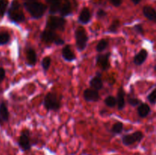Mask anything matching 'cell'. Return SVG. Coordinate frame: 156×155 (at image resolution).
<instances>
[{
    "mask_svg": "<svg viewBox=\"0 0 156 155\" xmlns=\"http://www.w3.org/2000/svg\"><path fill=\"white\" fill-rule=\"evenodd\" d=\"M24 6L34 18L39 19L45 13L47 6L37 0H24Z\"/></svg>",
    "mask_w": 156,
    "mask_h": 155,
    "instance_id": "obj_1",
    "label": "cell"
},
{
    "mask_svg": "<svg viewBox=\"0 0 156 155\" xmlns=\"http://www.w3.org/2000/svg\"><path fill=\"white\" fill-rule=\"evenodd\" d=\"M9 19L14 23H20L24 21V15L21 9V6L18 0H13L11 7L8 11Z\"/></svg>",
    "mask_w": 156,
    "mask_h": 155,
    "instance_id": "obj_2",
    "label": "cell"
},
{
    "mask_svg": "<svg viewBox=\"0 0 156 155\" xmlns=\"http://www.w3.org/2000/svg\"><path fill=\"white\" fill-rule=\"evenodd\" d=\"M75 37H76V48L79 51H83L87 46L88 42V36H87L86 30L82 27H79L76 28L75 32Z\"/></svg>",
    "mask_w": 156,
    "mask_h": 155,
    "instance_id": "obj_3",
    "label": "cell"
},
{
    "mask_svg": "<svg viewBox=\"0 0 156 155\" xmlns=\"http://www.w3.org/2000/svg\"><path fill=\"white\" fill-rule=\"evenodd\" d=\"M44 105L47 110L56 111L60 108V99L54 93H48L44 100Z\"/></svg>",
    "mask_w": 156,
    "mask_h": 155,
    "instance_id": "obj_4",
    "label": "cell"
},
{
    "mask_svg": "<svg viewBox=\"0 0 156 155\" xmlns=\"http://www.w3.org/2000/svg\"><path fill=\"white\" fill-rule=\"evenodd\" d=\"M66 21L62 17L58 16H50L49 17L47 21V28L50 30H63L65 28Z\"/></svg>",
    "mask_w": 156,
    "mask_h": 155,
    "instance_id": "obj_5",
    "label": "cell"
},
{
    "mask_svg": "<svg viewBox=\"0 0 156 155\" xmlns=\"http://www.w3.org/2000/svg\"><path fill=\"white\" fill-rule=\"evenodd\" d=\"M41 38L44 43H55L56 45L64 44V40L59 37L54 31L50 30H45L41 33Z\"/></svg>",
    "mask_w": 156,
    "mask_h": 155,
    "instance_id": "obj_6",
    "label": "cell"
},
{
    "mask_svg": "<svg viewBox=\"0 0 156 155\" xmlns=\"http://www.w3.org/2000/svg\"><path fill=\"white\" fill-rule=\"evenodd\" d=\"M143 137H144V135H143V132H140V131H136L133 134L125 135L124 136H123L122 142L125 146H130L135 143L141 141Z\"/></svg>",
    "mask_w": 156,
    "mask_h": 155,
    "instance_id": "obj_7",
    "label": "cell"
},
{
    "mask_svg": "<svg viewBox=\"0 0 156 155\" xmlns=\"http://www.w3.org/2000/svg\"><path fill=\"white\" fill-rule=\"evenodd\" d=\"M69 2V0H47V4L49 5V11L50 13L53 14L59 13L63 8V6Z\"/></svg>",
    "mask_w": 156,
    "mask_h": 155,
    "instance_id": "obj_8",
    "label": "cell"
},
{
    "mask_svg": "<svg viewBox=\"0 0 156 155\" xmlns=\"http://www.w3.org/2000/svg\"><path fill=\"white\" fill-rule=\"evenodd\" d=\"M18 146L21 150L23 151H28L31 148V142H30V139L29 138L28 132H26L25 131L21 132V136L19 137V139L18 141Z\"/></svg>",
    "mask_w": 156,
    "mask_h": 155,
    "instance_id": "obj_9",
    "label": "cell"
},
{
    "mask_svg": "<svg viewBox=\"0 0 156 155\" xmlns=\"http://www.w3.org/2000/svg\"><path fill=\"white\" fill-rule=\"evenodd\" d=\"M110 56L111 53H107L106 54H99L96 58V63L102 71H106L109 68Z\"/></svg>",
    "mask_w": 156,
    "mask_h": 155,
    "instance_id": "obj_10",
    "label": "cell"
},
{
    "mask_svg": "<svg viewBox=\"0 0 156 155\" xmlns=\"http://www.w3.org/2000/svg\"><path fill=\"white\" fill-rule=\"evenodd\" d=\"M83 97L88 102H97L100 98L98 91L92 88H88L83 93Z\"/></svg>",
    "mask_w": 156,
    "mask_h": 155,
    "instance_id": "obj_11",
    "label": "cell"
},
{
    "mask_svg": "<svg viewBox=\"0 0 156 155\" xmlns=\"http://www.w3.org/2000/svg\"><path fill=\"white\" fill-rule=\"evenodd\" d=\"M148 57V52L146 50H141L135 56L133 59V62L136 65H141L145 62Z\"/></svg>",
    "mask_w": 156,
    "mask_h": 155,
    "instance_id": "obj_12",
    "label": "cell"
},
{
    "mask_svg": "<svg viewBox=\"0 0 156 155\" xmlns=\"http://www.w3.org/2000/svg\"><path fill=\"white\" fill-rule=\"evenodd\" d=\"M91 18V12H90L89 9L87 8H84L81 12L80 15L79 17V22L82 24H88L90 21Z\"/></svg>",
    "mask_w": 156,
    "mask_h": 155,
    "instance_id": "obj_13",
    "label": "cell"
},
{
    "mask_svg": "<svg viewBox=\"0 0 156 155\" xmlns=\"http://www.w3.org/2000/svg\"><path fill=\"white\" fill-rule=\"evenodd\" d=\"M143 15L151 21L156 22V11L151 6H145L143 9Z\"/></svg>",
    "mask_w": 156,
    "mask_h": 155,
    "instance_id": "obj_14",
    "label": "cell"
},
{
    "mask_svg": "<svg viewBox=\"0 0 156 155\" xmlns=\"http://www.w3.org/2000/svg\"><path fill=\"white\" fill-rule=\"evenodd\" d=\"M26 57H27V65L30 66H34L37 63V53L33 49H28L26 53Z\"/></svg>",
    "mask_w": 156,
    "mask_h": 155,
    "instance_id": "obj_15",
    "label": "cell"
},
{
    "mask_svg": "<svg viewBox=\"0 0 156 155\" xmlns=\"http://www.w3.org/2000/svg\"><path fill=\"white\" fill-rule=\"evenodd\" d=\"M62 56L63 59L66 61H68V62H72V61L75 60V59H76V56H75L74 53L72 51L69 45L63 47L62 50Z\"/></svg>",
    "mask_w": 156,
    "mask_h": 155,
    "instance_id": "obj_16",
    "label": "cell"
},
{
    "mask_svg": "<svg viewBox=\"0 0 156 155\" xmlns=\"http://www.w3.org/2000/svg\"><path fill=\"white\" fill-rule=\"evenodd\" d=\"M89 84L91 88L96 90V91H98L103 88V81H102L100 75H96L95 77L93 78L90 81Z\"/></svg>",
    "mask_w": 156,
    "mask_h": 155,
    "instance_id": "obj_17",
    "label": "cell"
},
{
    "mask_svg": "<svg viewBox=\"0 0 156 155\" xmlns=\"http://www.w3.org/2000/svg\"><path fill=\"white\" fill-rule=\"evenodd\" d=\"M117 104L119 109H123L125 106V92L122 88L118 90L117 97Z\"/></svg>",
    "mask_w": 156,
    "mask_h": 155,
    "instance_id": "obj_18",
    "label": "cell"
},
{
    "mask_svg": "<svg viewBox=\"0 0 156 155\" xmlns=\"http://www.w3.org/2000/svg\"><path fill=\"white\" fill-rule=\"evenodd\" d=\"M150 107H149V105L146 104V103H141V104L139 106L138 109H137L138 115H140L141 118H145V117L147 116L149 114V112H150Z\"/></svg>",
    "mask_w": 156,
    "mask_h": 155,
    "instance_id": "obj_19",
    "label": "cell"
},
{
    "mask_svg": "<svg viewBox=\"0 0 156 155\" xmlns=\"http://www.w3.org/2000/svg\"><path fill=\"white\" fill-rule=\"evenodd\" d=\"M0 119L3 122H7L9 119V110L5 103H0Z\"/></svg>",
    "mask_w": 156,
    "mask_h": 155,
    "instance_id": "obj_20",
    "label": "cell"
},
{
    "mask_svg": "<svg viewBox=\"0 0 156 155\" xmlns=\"http://www.w3.org/2000/svg\"><path fill=\"white\" fill-rule=\"evenodd\" d=\"M10 40V35L6 31H0V46L5 45Z\"/></svg>",
    "mask_w": 156,
    "mask_h": 155,
    "instance_id": "obj_21",
    "label": "cell"
},
{
    "mask_svg": "<svg viewBox=\"0 0 156 155\" xmlns=\"http://www.w3.org/2000/svg\"><path fill=\"white\" fill-rule=\"evenodd\" d=\"M108 45V42L107 41V40H101L98 43L97 46H96V50H97V52H98V53H101L102 51H104V50L107 48Z\"/></svg>",
    "mask_w": 156,
    "mask_h": 155,
    "instance_id": "obj_22",
    "label": "cell"
},
{
    "mask_svg": "<svg viewBox=\"0 0 156 155\" xmlns=\"http://www.w3.org/2000/svg\"><path fill=\"white\" fill-rule=\"evenodd\" d=\"M123 123L120 122H117L113 126L112 129H111V132L114 134H120L123 132Z\"/></svg>",
    "mask_w": 156,
    "mask_h": 155,
    "instance_id": "obj_23",
    "label": "cell"
},
{
    "mask_svg": "<svg viewBox=\"0 0 156 155\" xmlns=\"http://www.w3.org/2000/svg\"><path fill=\"white\" fill-rule=\"evenodd\" d=\"M9 1L8 0H0V17H3L7 10Z\"/></svg>",
    "mask_w": 156,
    "mask_h": 155,
    "instance_id": "obj_24",
    "label": "cell"
},
{
    "mask_svg": "<svg viewBox=\"0 0 156 155\" xmlns=\"http://www.w3.org/2000/svg\"><path fill=\"white\" fill-rule=\"evenodd\" d=\"M105 103L108 107H114L117 104V99L113 96H108L106 97L105 100Z\"/></svg>",
    "mask_w": 156,
    "mask_h": 155,
    "instance_id": "obj_25",
    "label": "cell"
},
{
    "mask_svg": "<svg viewBox=\"0 0 156 155\" xmlns=\"http://www.w3.org/2000/svg\"><path fill=\"white\" fill-rule=\"evenodd\" d=\"M120 21L118 20H115V21H113L111 25L108 27V32H110V33H116L117 31L118 27H120Z\"/></svg>",
    "mask_w": 156,
    "mask_h": 155,
    "instance_id": "obj_26",
    "label": "cell"
},
{
    "mask_svg": "<svg viewBox=\"0 0 156 155\" xmlns=\"http://www.w3.org/2000/svg\"><path fill=\"white\" fill-rule=\"evenodd\" d=\"M51 64V59L49 56H46L43 59L42 62H41V65H42L44 71H47L50 68V65Z\"/></svg>",
    "mask_w": 156,
    "mask_h": 155,
    "instance_id": "obj_27",
    "label": "cell"
},
{
    "mask_svg": "<svg viewBox=\"0 0 156 155\" xmlns=\"http://www.w3.org/2000/svg\"><path fill=\"white\" fill-rule=\"evenodd\" d=\"M147 98L151 103H152V104H153V103H155V102H156V89L154 90V91H152V92H151L150 94L148 95Z\"/></svg>",
    "mask_w": 156,
    "mask_h": 155,
    "instance_id": "obj_28",
    "label": "cell"
},
{
    "mask_svg": "<svg viewBox=\"0 0 156 155\" xmlns=\"http://www.w3.org/2000/svg\"><path fill=\"white\" fill-rule=\"evenodd\" d=\"M128 103L133 106H136L141 103V100H139L137 98H134V97H131V98L128 99Z\"/></svg>",
    "mask_w": 156,
    "mask_h": 155,
    "instance_id": "obj_29",
    "label": "cell"
},
{
    "mask_svg": "<svg viewBox=\"0 0 156 155\" xmlns=\"http://www.w3.org/2000/svg\"><path fill=\"white\" fill-rule=\"evenodd\" d=\"M134 30L140 34H143V33H144V30H143V27L141 24H136L134 27Z\"/></svg>",
    "mask_w": 156,
    "mask_h": 155,
    "instance_id": "obj_30",
    "label": "cell"
},
{
    "mask_svg": "<svg viewBox=\"0 0 156 155\" xmlns=\"http://www.w3.org/2000/svg\"><path fill=\"white\" fill-rule=\"evenodd\" d=\"M115 7H118L122 4V0H108Z\"/></svg>",
    "mask_w": 156,
    "mask_h": 155,
    "instance_id": "obj_31",
    "label": "cell"
},
{
    "mask_svg": "<svg viewBox=\"0 0 156 155\" xmlns=\"http://www.w3.org/2000/svg\"><path fill=\"white\" fill-rule=\"evenodd\" d=\"M5 77V71L4 68L0 67V83L4 80Z\"/></svg>",
    "mask_w": 156,
    "mask_h": 155,
    "instance_id": "obj_32",
    "label": "cell"
},
{
    "mask_svg": "<svg viewBox=\"0 0 156 155\" xmlns=\"http://www.w3.org/2000/svg\"><path fill=\"white\" fill-rule=\"evenodd\" d=\"M97 15H98V17L99 18H105V17L106 16L107 13L104 10L101 9V10H99L98 12Z\"/></svg>",
    "mask_w": 156,
    "mask_h": 155,
    "instance_id": "obj_33",
    "label": "cell"
},
{
    "mask_svg": "<svg viewBox=\"0 0 156 155\" xmlns=\"http://www.w3.org/2000/svg\"><path fill=\"white\" fill-rule=\"evenodd\" d=\"M131 1L133 2V4L137 5V4H139L140 2H141V0H131Z\"/></svg>",
    "mask_w": 156,
    "mask_h": 155,
    "instance_id": "obj_34",
    "label": "cell"
},
{
    "mask_svg": "<svg viewBox=\"0 0 156 155\" xmlns=\"http://www.w3.org/2000/svg\"><path fill=\"white\" fill-rule=\"evenodd\" d=\"M2 124V119H0V126H1Z\"/></svg>",
    "mask_w": 156,
    "mask_h": 155,
    "instance_id": "obj_35",
    "label": "cell"
},
{
    "mask_svg": "<svg viewBox=\"0 0 156 155\" xmlns=\"http://www.w3.org/2000/svg\"><path fill=\"white\" fill-rule=\"evenodd\" d=\"M155 72H156V65L155 66Z\"/></svg>",
    "mask_w": 156,
    "mask_h": 155,
    "instance_id": "obj_36",
    "label": "cell"
},
{
    "mask_svg": "<svg viewBox=\"0 0 156 155\" xmlns=\"http://www.w3.org/2000/svg\"><path fill=\"white\" fill-rule=\"evenodd\" d=\"M33 155H34V154H33Z\"/></svg>",
    "mask_w": 156,
    "mask_h": 155,
    "instance_id": "obj_37",
    "label": "cell"
}]
</instances>
